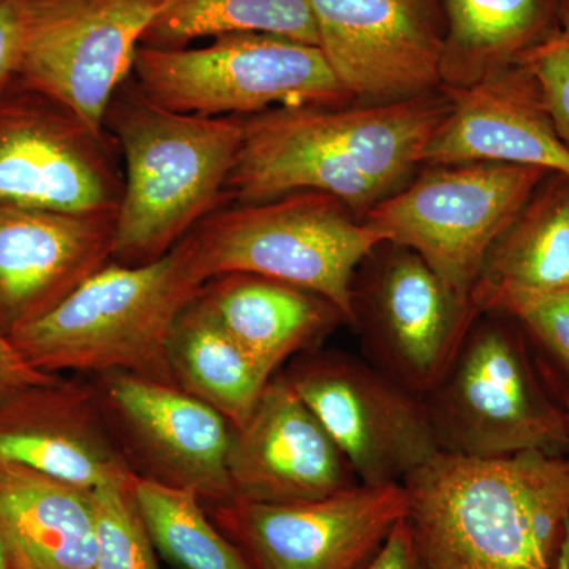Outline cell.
<instances>
[{
  "instance_id": "277c9868",
  "label": "cell",
  "mask_w": 569,
  "mask_h": 569,
  "mask_svg": "<svg viewBox=\"0 0 569 569\" xmlns=\"http://www.w3.org/2000/svg\"><path fill=\"white\" fill-rule=\"evenodd\" d=\"M203 284L182 239L152 263L110 261L9 340L41 372H129L173 383L171 329Z\"/></svg>"
},
{
  "instance_id": "e575fe53",
  "label": "cell",
  "mask_w": 569,
  "mask_h": 569,
  "mask_svg": "<svg viewBox=\"0 0 569 569\" xmlns=\"http://www.w3.org/2000/svg\"><path fill=\"white\" fill-rule=\"evenodd\" d=\"M561 403H563L565 415H567L568 432H569V383L563 385V395L560 396Z\"/></svg>"
},
{
  "instance_id": "e0dca14e",
  "label": "cell",
  "mask_w": 569,
  "mask_h": 569,
  "mask_svg": "<svg viewBox=\"0 0 569 569\" xmlns=\"http://www.w3.org/2000/svg\"><path fill=\"white\" fill-rule=\"evenodd\" d=\"M116 213L0 203V332L7 339L110 263Z\"/></svg>"
},
{
  "instance_id": "9a60e30c",
  "label": "cell",
  "mask_w": 569,
  "mask_h": 569,
  "mask_svg": "<svg viewBox=\"0 0 569 569\" xmlns=\"http://www.w3.org/2000/svg\"><path fill=\"white\" fill-rule=\"evenodd\" d=\"M104 415L126 440L142 477L192 489L213 503L233 500L228 475L231 425L174 383L129 372L104 373Z\"/></svg>"
},
{
  "instance_id": "f1b7e54d",
  "label": "cell",
  "mask_w": 569,
  "mask_h": 569,
  "mask_svg": "<svg viewBox=\"0 0 569 569\" xmlns=\"http://www.w3.org/2000/svg\"><path fill=\"white\" fill-rule=\"evenodd\" d=\"M541 84L550 118L569 149V39L559 33L523 61Z\"/></svg>"
},
{
  "instance_id": "f546056e",
  "label": "cell",
  "mask_w": 569,
  "mask_h": 569,
  "mask_svg": "<svg viewBox=\"0 0 569 569\" xmlns=\"http://www.w3.org/2000/svg\"><path fill=\"white\" fill-rule=\"evenodd\" d=\"M358 569H426L406 519L397 523L380 549Z\"/></svg>"
},
{
  "instance_id": "ac0fdd59",
  "label": "cell",
  "mask_w": 569,
  "mask_h": 569,
  "mask_svg": "<svg viewBox=\"0 0 569 569\" xmlns=\"http://www.w3.org/2000/svg\"><path fill=\"white\" fill-rule=\"evenodd\" d=\"M0 460L89 492L137 473L108 429L99 392L59 377L0 397Z\"/></svg>"
},
{
  "instance_id": "3957f363",
  "label": "cell",
  "mask_w": 569,
  "mask_h": 569,
  "mask_svg": "<svg viewBox=\"0 0 569 569\" xmlns=\"http://www.w3.org/2000/svg\"><path fill=\"white\" fill-rule=\"evenodd\" d=\"M242 116L186 114L149 100L129 78L104 130L126 160L111 261L141 266L174 249L219 208L244 138Z\"/></svg>"
},
{
  "instance_id": "ffe728a7",
  "label": "cell",
  "mask_w": 569,
  "mask_h": 569,
  "mask_svg": "<svg viewBox=\"0 0 569 569\" xmlns=\"http://www.w3.org/2000/svg\"><path fill=\"white\" fill-rule=\"evenodd\" d=\"M197 302L271 377L291 356L312 350L346 323L321 296L242 272L213 277Z\"/></svg>"
},
{
  "instance_id": "7402d4cb",
  "label": "cell",
  "mask_w": 569,
  "mask_h": 569,
  "mask_svg": "<svg viewBox=\"0 0 569 569\" xmlns=\"http://www.w3.org/2000/svg\"><path fill=\"white\" fill-rule=\"evenodd\" d=\"M441 86L462 88L523 63L561 33V0H445Z\"/></svg>"
},
{
  "instance_id": "d6986e66",
  "label": "cell",
  "mask_w": 569,
  "mask_h": 569,
  "mask_svg": "<svg viewBox=\"0 0 569 569\" xmlns=\"http://www.w3.org/2000/svg\"><path fill=\"white\" fill-rule=\"evenodd\" d=\"M440 91L448 112L422 163H505L569 176V149L527 63L462 88L441 86Z\"/></svg>"
},
{
  "instance_id": "8992f818",
  "label": "cell",
  "mask_w": 569,
  "mask_h": 569,
  "mask_svg": "<svg viewBox=\"0 0 569 569\" xmlns=\"http://www.w3.org/2000/svg\"><path fill=\"white\" fill-rule=\"evenodd\" d=\"M425 403L440 451L468 458L569 452L563 403L550 392L529 337L501 313H478Z\"/></svg>"
},
{
  "instance_id": "d4e9b609",
  "label": "cell",
  "mask_w": 569,
  "mask_h": 569,
  "mask_svg": "<svg viewBox=\"0 0 569 569\" xmlns=\"http://www.w3.org/2000/svg\"><path fill=\"white\" fill-rule=\"evenodd\" d=\"M242 32L269 33L318 47L309 0H167L141 44L186 48L197 39Z\"/></svg>"
},
{
  "instance_id": "7c38bea8",
  "label": "cell",
  "mask_w": 569,
  "mask_h": 569,
  "mask_svg": "<svg viewBox=\"0 0 569 569\" xmlns=\"http://www.w3.org/2000/svg\"><path fill=\"white\" fill-rule=\"evenodd\" d=\"M122 190L104 134L18 74L0 82V203L118 212Z\"/></svg>"
},
{
  "instance_id": "83f0119b",
  "label": "cell",
  "mask_w": 569,
  "mask_h": 569,
  "mask_svg": "<svg viewBox=\"0 0 569 569\" xmlns=\"http://www.w3.org/2000/svg\"><path fill=\"white\" fill-rule=\"evenodd\" d=\"M479 310L512 318L530 342L556 361L569 383V291L498 295Z\"/></svg>"
},
{
  "instance_id": "603a6c76",
  "label": "cell",
  "mask_w": 569,
  "mask_h": 569,
  "mask_svg": "<svg viewBox=\"0 0 569 569\" xmlns=\"http://www.w3.org/2000/svg\"><path fill=\"white\" fill-rule=\"evenodd\" d=\"M569 291V176L550 173L492 246L473 299ZM481 312V310H479Z\"/></svg>"
},
{
  "instance_id": "2e32d148",
  "label": "cell",
  "mask_w": 569,
  "mask_h": 569,
  "mask_svg": "<svg viewBox=\"0 0 569 569\" xmlns=\"http://www.w3.org/2000/svg\"><path fill=\"white\" fill-rule=\"evenodd\" d=\"M228 475L233 498L301 503L361 485L287 376H276L244 425L231 427Z\"/></svg>"
},
{
  "instance_id": "4dcf8cb0",
  "label": "cell",
  "mask_w": 569,
  "mask_h": 569,
  "mask_svg": "<svg viewBox=\"0 0 569 569\" xmlns=\"http://www.w3.org/2000/svg\"><path fill=\"white\" fill-rule=\"evenodd\" d=\"M24 0H0V82L14 73L20 58Z\"/></svg>"
},
{
  "instance_id": "4fadbf2b",
  "label": "cell",
  "mask_w": 569,
  "mask_h": 569,
  "mask_svg": "<svg viewBox=\"0 0 569 569\" xmlns=\"http://www.w3.org/2000/svg\"><path fill=\"white\" fill-rule=\"evenodd\" d=\"M212 519L252 569H358L406 519L402 485H359L301 503H213Z\"/></svg>"
},
{
  "instance_id": "cb8c5ba5",
  "label": "cell",
  "mask_w": 569,
  "mask_h": 569,
  "mask_svg": "<svg viewBox=\"0 0 569 569\" xmlns=\"http://www.w3.org/2000/svg\"><path fill=\"white\" fill-rule=\"evenodd\" d=\"M168 361L176 387L219 411L231 427L244 425L272 378L198 306L197 299L171 329Z\"/></svg>"
},
{
  "instance_id": "7a4b0ae2",
  "label": "cell",
  "mask_w": 569,
  "mask_h": 569,
  "mask_svg": "<svg viewBox=\"0 0 569 569\" xmlns=\"http://www.w3.org/2000/svg\"><path fill=\"white\" fill-rule=\"evenodd\" d=\"M426 569H553L569 526V458L440 451L402 482Z\"/></svg>"
},
{
  "instance_id": "5b68a950",
  "label": "cell",
  "mask_w": 569,
  "mask_h": 569,
  "mask_svg": "<svg viewBox=\"0 0 569 569\" xmlns=\"http://www.w3.org/2000/svg\"><path fill=\"white\" fill-rule=\"evenodd\" d=\"M183 241L204 283L269 277L321 296L351 325L356 271L387 236L331 194L302 190L217 209Z\"/></svg>"
},
{
  "instance_id": "8fae6325",
  "label": "cell",
  "mask_w": 569,
  "mask_h": 569,
  "mask_svg": "<svg viewBox=\"0 0 569 569\" xmlns=\"http://www.w3.org/2000/svg\"><path fill=\"white\" fill-rule=\"evenodd\" d=\"M479 313L407 247L383 242L353 280V321L365 358L425 397Z\"/></svg>"
},
{
  "instance_id": "d6a6232c",
  "label": "cell",
  "mask_w": 569,
  "mask_h": 569,
  "mask_svg": "<svg viewBox=\"0 0 569 569\" xmlns=\"http://www.w3.org/2000/svg\"><path fill=\"white\" fill-rule=\"evenodd\" d=\"M553 569H569V526L563 546H561L559 559H557V563Z\"/></svg>"
},
{
  "instance_id": "836d02e7",
  "label": "cell",
  "mask_w": 569,
  "mask_h": 569,
  "mask_svg": "<svg viewBox=\"0 0 569 569\" xmlns=\"http://www.w3.org/2000/svg\"><path fill=\"white\" fill-rule=\"evenodd\" d=\"M561 33L569 39V0H561Z\"/></svg>"
},
{
  "instance_id": "44dd1931",
  "label": "cell",
  "mask_w": 569,
  "mask_h": 569,
  "mask_svg": "<svg viewBox=\"0 0 569 569\" xmlns=\"http://www.w3.org/2000/svg\"><path fill=\"white\" fill-rule=\"evenodd\" d=\"M0 538L11 569H92L91 492L0 460Z\"/></svg>"
},
{
  "instance_id": "d590c367",
  "label": "cell",
  "mask_w": 569,
  "mask_h": 569,
  "mask_svg": "<svg viewBox=\"0 0 569 569\" xmlns=\"http://www.w3.org/2000/svg\"><path fill=\"white\" fill-rule=\"evenodd\" d=\"M0 569H11L9 556H7L6 546H3L2 538H0Z\"/></svg>"
},
{
  "instance_id": "30bf717a",
  "label": "cell",
  "mask_w": 569,
  "mask_h": 569,
  "mask_svg": "<svg viewBox=\"0 0 569 569\" xmlns=\"http://www.w3.org/2000/svg\"><path fill=\"white\" fill-rule=\"evenodd\" d=\"M167 0H24L14 74L104 134L112 96L133 74Z\"/></svg>"
},
{
  "instance_id": "484cf974",
  "label": "cell",
  "mask_w": 569,
  "mask_h": 569,
  "mask_svg": "<svg viewBox=\"0 0 569 569\" xmlns=\"http://www.w3.org/2000/svg\"><path fill=\"white\" fill-rule=\"evenodd\" d=\"M132 497L157 553L179 569H252L192 489L134 473Z\"/></svg>"
},
{
  "instance_id": "ba28073f",
  "label": "cell",
  "mask_w": 569,
  "mask_h": 569,
  "mask_svg": "<svg viewBox=\"0 0 569 569\" xmlns=\"http://www.w3.org/2000/svg\"><path fill=\"white\" fill-rule=\"evenodd\" d=\"M548 174L518 164H440L362 220L387 242L417 252L452 291L471 299L490 249Z\"/></svg>"
},
{
  "instance_id": "1f68e13d",
  "label": "cell",
  "mask_w": 569,
  "mask_h": 569,
  "mask_svg": "<svg viewBox=\"0 0 569 569\" xmlns=\"http://www.w3.org/2000/svg\"><path fill=\"white\" fill-rule=\"evenodd\" d=\"M56 377V373L41 372L29 366L11 346L10 340L0 332V397L20 388L44 383Z\"/></svg>"
},
{
  "instance_id": "4316f807",
  "label": "cell",
  "mask_w": 569,
  "mask_h": 569,
  "mask_svg": "<svg viewBox=\"0 0 569 569\" xmlns=\"http://www.w3.org/2000/svg\"><path fill=\"white\" fill-rule=\"evenodd\" d=\"M130 486L132 481L91 490L97 546L92 569H160Z\"/></svg>"
},
{
  "instance_id": "6da1fadb",
  "label": "cell",
  "mask_w": 569,
  "mask_h": 569,
  "mask_svg": "<svg viewBox=\"0 0 569 569\" xmlns=\"http://www.w3.org/2000/svg\"><path fill=\"white\" fill-rule=\"evenodd\" d=\"M447 112L440 91L358 108H274L249 116L227 194L258 203L313 190L362 219L425 162Z\"/></svg>"
},
{
  "instance_id": "9c48e42d",
  "label": "cell",
  "mask_w": 569,
  "mask_h": 569,
  "mask_svg": "<svg viewBox=\"0 0 569 569\" xmlns=\"http://www.w3.org/2000/svg\"><path fill=\"white\" fill-rule=\"evenodd\" d=\"M361 485H402L440 452L425 397L366 358L313 351L284 373Z\"/></svg>"
},
{
  "instance_id": "52a82bcc",
  "label": "cell",
  "mask_w": 569,
  "mask_h": 569,
  "mask_svg": "<svg viewBox=\"0 0 569 569\" xmlns=\"http://www.w3.org/2000/svg\"><path fill=\"white\" fill-rule=\"evenodd\" d=\"M133 80L153 103L204 118L340 107L351 99L320 48L269 33H227L193 50L141 44Z\"/></svg>"
},
{
  "instance_id": "5bb4252c",
  "label": "cell",
  "mask_w": 569,
  "mask_h": 569,
  "mask_svg": "<svg viewBox=\"0 0 569 569\" xmlns=\"http://www.w3.org/2000/svg\"><path fill=\"white\" fill-rule=\"evenodd\" d=\"M318 48L343 91L372 103L441 88L443 14L437 0H309Z\"/></svg>"
}]
</instances>
